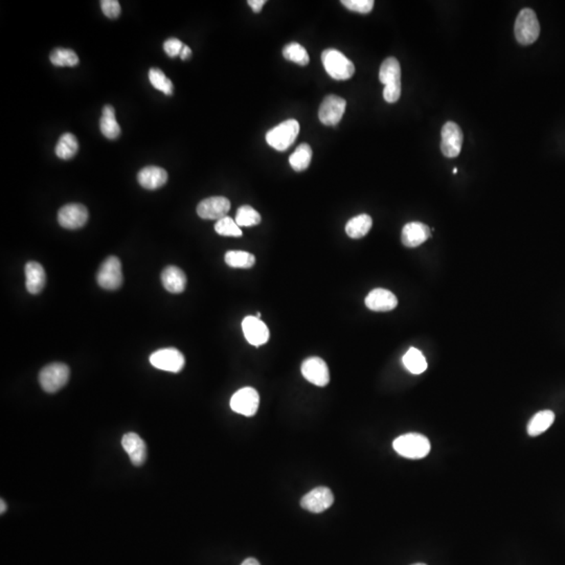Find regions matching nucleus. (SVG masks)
Instances as JSON below:
<instances>
[{"label": "nucleus", "instance_id": "nucleus-20", "mask_svg": "<svg viewBox=\"0 0 565 565\" xmlns=\"http://www.w3.org/2000/svg\"><path fill=\"white\" fill-rule=\"evenodd\" d=\"M138 180L144 189H157L166 185L168 173L159 167L149 166L138 172Z\"/></svg>", "mask_w": 565, "mask_h": 565}, {"label": "nucleus", "instance_id": "nucleus-2", "mask_svg": "<svg viewBox=\"0 0 565 565\" xmlns=\"http://www.w3.org/2000/svg\"><path fill=\"white\" fill-rule=\"evenodd\" d=\"M393 447L403 458L419 460L429 454L430 442L423 434H407L396 438Z\"/></svg>", "mask_w": 565, "mask_h": 565}, {"label": "nucleus", "instance_id": "nucleus-17", "mask_svg": "<svg viewBox=\"0 0 565 565\" xmlns=\"http://www.w3.org/2000/svg\"><path fill=\"white\" fill-rule=\"evenodd\" d=\"M432 236L429 228L422 222H409L402 230L401 241L403 246L414 248L423 244Z\"/></svg>", "mask_w": 565, "mask_h": 565}, {"label": "nucleus", "instance_id": "nucleus-8", "mask_svg": "<svg viewBox=\"0 0 565 565\" xmlns=\"http://www.w3.org/2000/svg\"><path fill=\"white\" fill-rule=\"evenodd\" d=\"M260 396L252 387H243L234 393L230 399V407L234 413L252 417L258 411Z\"/></svg>", "mask_w": 565, "mask_h": 565}, {"label": "nucleus", "instance_id": "nucleus-6", "mask_svg": "<svg viewBox=\"0 0 565 565\" xmlns=\"http://www.w3.org/2000/svg\"><path fill=\"white\" fill-rule=\"evenodd\" d=\"M69 374L71 371L64 363H50L39 374V382L46 393H56L68 382Z\"/></svg>", "mask_w": 565, "mask_h": 565}, {"label": "nucleus", "instance_id": "nucleus-33", "mask_svg": "<svg viewBox=\"0 0 565 565\" xmlns=\"http://www.w3.org/2000/svg\"><path fill=\"white\" fill-rule=\"evenodd\" d=\"M236 222L239 226H254L261 222V216L250 205H243L237 211Z\"/></svg>", "mask_w": 565, "mask_h": 565}, {"label": "nucleus", "instance_id": "nucleus-13", "mask_svg": "<svg viewBox=\"0 0 565 565\" xmlns=\"http://www.w3.org/2000/svg\"><path fill=\"white\" fill-rule=\"evenodd\" d=\"M89 211L83 205L71 203L61 207L58 213V221L66 230H77L83 228L89 221Z\"/></svg>", "mask_w": 565, "mask_h": 565}, {"label": "nucleus", "instance_id": "nucleus-12", "mask_svg": "<svg viewBox=\"0 0 565 565\" xmlns=\"http://www.w3.org/2000/svg\"><path fill=\"white\" fill-rule=\"evenodd\" d=\"M302 374L306 380L316 387H326L330 382L329 368L319 357L306 359L302 364Z\"/></svg>", "mask_w": 565, "mask_h": 565}, {"label": "nucleus", "instance_id": "nucleus-30", "mask_svg": "<svg viewBox=\"0 0 565 565\" xmlns=\"http://www.w3.org/2000/svg\"><path fill=\"white\" fill-rule=\"evenodd\" d=\"M50 62L55 66H75L79 63V57L69 48H58L53 50L50 56Z\"/></svg>", "mask_w": 565, "mask_h": 565}, {"label": "nucleus", "instance_id": "nucleus-37", "mask_svg": "<svg viewBox=\"0 0 565 565\" xmlns=\"http://www.w3.org/2000/svg\"><path fill=\"white\" fill-rule=\"evenodd\" d=\"M183 46H183V42H181L179 39L170 38L165 42L164 50L165 52L168 54L169 57L174 58V57L180 56Z\"/></svg>", "mask_w": 565, "mask_h": 565}, {"label": "nucleus", "instance_id": "nucleus-9", "mask_svg": "<svg viewBox=\"0 0 565 565\" xmlns=\"http://www.w3.org/2000/svg\"><path fill=\"white\" fill-rule=\"evenodd\" d=\"M150 362L154 368L166 372L179 373L185 367V356L174 348L161 349L150 356Z\"/></svg>", "mask_w": 565, "mask_h": 565}, {"label": "nucleus", "instance_id": "nucleus-10", "mask_svg": "<svg viewBox=\"0 0 565 565\" xmlns=\"http://www.w3.org/2000/svg\"><path fill=\"white\" fill-rule=\"evenodd\" d=\"M346 107V100L337 95H327L318 110V118L324 125L336 126L342 120Z\"/></svg>", "mask_w": 565, "mask_h": 565}, {"label": "nucleus", "instance_id": "nucleus-34", "mask_svg": "<svg viewBox=\"0 0 565 565\" xmlns=\"http://www.w3.org/2000/svg\"><path fill=\"white\" fill-rule=\"evenodd\" d=\"M215 230L220 236H242V230H241L240 226L237 224L236 220L232 219V218L228 217V216L222 218V219L218 220L217 223L215 224Z\"/></svg>", "mask_w": 565, "mask_h": 565}, {"label": "nucleus", "instance_id": "nucleus-24", "mask_svg": "<svg viewBox=\"0 0 565 565\" xmlns=\"http://www.w3.org/2000/svg\"><path fill=\"white\" fill-rule=\"evenodd\" d=\"M372 225V218L367 214H361L349 220L346 225V232L352 239L363 238L369 234Z\"/></svg>", "mask_w": 565, "mask_h": 565}, {"label": "nucleus", "instance_id": "nucleus-27", "mask_svg": "<svg viewBox=\"0 0 565 565\" xmlns=\"http://www.w3.org/2000/svg\"><path fill=\"white\" fill-rule=\"evenodd\" d=\"M312 159V149L308 144H302L289 157V164L295 172H303L309 168Z\"/></svg>", "mask_w": 565, "mask_h": 565}, {"label": "nucleus", "instance_id": "nucleus-3", "mask_svg": "<svg viewBox=\"0 0 565 565\" xmlns=\"http://www.w3.org/2000/svg\"><path fill=\"white\" fill-rule=\"evenodd\" d=\"M322 62L328 75L337 81L351 79L354 75V64L340 50L334 48L324 50L322 54Z\"/></svg>", "mask_w": 565, "mask_h": 565}, {"label": "nucleus", "instance_id": "nucleus-28", "mask_svg": "<svg viewBox=\"0 0 565 565\" xmlns=\"http://www.w3.org/2000/svg\"><path fill=\"white\" fill-rule=\"evenodd\" d=\"M77 150H79V142H77V138L73 134L64 133L59 138L55 152L59 158L67 160V159L73 158L77 154Z\"/></svg>", "mask_w": 565, "mask_h": 565}, {"label": "nucleus", "instance_id": "nucleus-40", "mask_svg": "<svg viewBox=\"0 0 565 565\" xmlns=\"http://www.w3.org/2000/svg\"><path fill=\"white\" fill-rule=\"evenodd\" d=\"M241 565H261V564L260 563H259V561L257 560V559L248 558L246 559V560H244L243 563H242V564Z\"/></svg>", "mask_w": 565, "mask_h": 565}, {"label": "nucleus", "instance_id": "nucleus-29", "mask_svg": "<svg viewBox=\"0 0 565 565\" xmlns=\"http://www.w3.org/2000/svg\"><path fill=\"white\" fill-rule=\"evenodd\" d=\"M225 263L232 268H252L256 263L254 254L242 250H230L225 254Z\"/></svg>", "mask_w": 565, "mask_h": 565}, {"label": "nucleus", "instance_id": "nucleus-21", "mask_svg": "<svg viewBox=\"0 0 565 565\" xmlns=\"http://www.w3.org/2000/svg\"><path fill=\"white\" fill-rule=\"evenodd\" d=\"M26 286L28 293L38 295L44 290L46 275L44 267L37 262H28L26 266Z\"/></svg>", "mask_w": 565, "mask_h": 565}, {"label": "nucleus", "instance_id": "nucleus-31", "mask_svg": "<svg viewBox=\"0 0 565 565\" xmlns=\"http://www.w3.org/2000/svg\"><path fill=\"white\" fill-rule=\"evenodd\" d=\"M149 80L152 86L157 91L164 93L167 95H173V83L166 77L164 71L158 68H151L149 71Z\"/></svg>", "mask_w": 565, "mask_h": 565}, {"label": "nucleus", "instance_id": "nucleus-36", "mask_svg": "<svg viewBox=\"0 0 565 565\" xmlns=\"http://www.w3.org/2000/svg\"><path fill=\"white\" fill-rule=\"evenodd\" d=\"M101 7L104 15L110 19H116L120 16V6L118 0H103Z\"/></svg>", "mask_w": 565, "mask_h": 565}, {"label": "nucleus", "instance_id": "nucleus-42", "mask_svg": "<svg viewBox=\"0 0 565 565\" xmlns=\"http://www.w3.org/2000/svg\"><path fill=\"white\" fill-rule=\"evenodd\" d=\"M456 173H458V169L454 168V174H456Z\"/></svg>", "mask_w": 565, "mask_h": 565}, {"label": "nucleus", "instance_id": "nucleus-35", "mask_svg": "<svg viewBox=\"0 0 565 565\" xmlns=\"http://www.w3.org/2000/svg\"><path fill=\"white\" fill-rule=\"evenodd\" d=\"M342 5L351 11L360 14H369L374 8L373 0H342Z\"/></svg>", "mask_w": 565, "mask_h": 565}, {"label": "nucleus", "instance_id": "nucleus-1", "mask_svg": "<svg viewBox=\"0 0 565 565\" xmlns=\"http://www.w3.org/2000/svg\"><path fill=\"white\" fill-rule=\"evenodd\" d=\"M379 80L385 85L383 98L387 103H396L401 95V66L393 57L385 59L379 71Z\"/></svg>", "mask_w": 565, "mask_h": 565}, {"label": "nucleus", "instance_id": "nucleus-15", "mask_svg": "<svg viewBox=\"0 0 565 565\" xmlns=\"http://www.w3.org/2000/svg\"><path fill=\"white\" fill-rule=\"evenodd\" d=\"M230 210V200L221 196H216L203 200L198 205L197 214L203 219L220 220L226 217Z\"/></svg>", "mask_w": 565, "mask_h": 565}, {"label": "nucleus", "instance_id": "nucleus-11", "mask_svg": "<svg viewBox=\"0 0 565 565\" xmlns=\"http://www.w3.org/2000/svg\"><path fill=\"white\" fill-rule=\"evenodd\" d=\"M441 151L444 156L454 158L460 155L463 145V132L454 122H447L441 131Z\"/></svg>", "mask_w": 565, "mask_h": 565}, {"label": "nucleus", "instance_id": "nucleus-43", "mask_svg": "<svg viewBox=\"0 0 565 565\" xmlns=\"http://www.w3.org/2000/svg\"><path fill=\"white\" fill-rule=\"evenodd\" d=\"M413 565H426V564H424V563H416V564Z\"/></svg>", "mask_w": 565, "mask_h": 565}, {"label": "nucleus", "instance_id": "nucleus-38", "mask_svg": "<svg viewBox=\"0 0 565 565\" xmlns=\"http://www.w3.org/2000/svg\"><path fill=\"white\" fill-rule=\"evenodd\" d=\"M248 3L254 13H260L265 3H266V1H265V0H250V1H248Z\"/></svg>", "mask_w": 565, "mask_h": 565}, {"label": "nucleus", "instance_id": "nucleus-19", "mask_svg": "<svg viewBox=\"0 0 565 565\" xmlns=\"http://www.w3.org/2000/svg\"><path fill=\"white\" fill-rule=\"evenodd\" d=\"M366 305L372 311H391L397 307L398 299L391 291L377 288L369 293L368 297H366Z\"/></svg>", "mask_w": 565, "mask_h": 565}, {"label": "nucleus", "instance_id": "nucleus-22", "mask_svg": "<svg viewBox=\"0 0 565 565\" xmlns=\"http://www.w3.org/2000/svg\"><path fill=\"white\" fill-rule=\"evenodd\" d=\"M161 281L167 291L171 293H181L187 286V277L180 268L168 266L161 273Z\"/></svg>", "mask_w": 565, "mask_h": 565}, {"label": "nucleus", "instance_id": "nucleus-25", "mask_svg": "<svg viewBox=\"0 0 565 565\" xmlns=\"http://www.w3.org/2000/svg\"><path fill=\"white\" fill-rule=\"evenodd\" d=\"M403 364L414 375H420L427 370V361L421 351L411 348L403 356Z\"/></svg>", "mask_w": 565, "mask_h": 565}, {"label": "nucleus", "instance_id": "nucleus-16", "mask_svg": "<svg viewBox=\"0 0 565 565\" xmlns=\"http://www.w3.org/2000/svg\"><path fill=\"white\" fill-rule=\"evenodd\" d=\"M244 336L252 346H260L269 340V330L257 316H248L242 322Z\"/></svg>", "mask_w": 565, "mask_h": 565}, {"label": "nucleus", "instance_id": "nucleus-26", "mask_svg": "<svg viewBox=\"0 0 565 565\" xmlns=\"http://www.w3.org/2000/svg\"><path fill=\"white\" fill-rule=\"evenodd\" d=\"M555 414L552 411H542L536 414L529 425H528V434L531 436H537L544 434L554 423Z\"/></svg>", "mask_w": 565, "mask_h": 565}, {"label": "nucleus", "instance_id": "nucleus-14", "mask_svg": "<svg viewBox=\"0 0 565 565\" xmlns=\"http://www.w3.org/2000/svg\"><path fill=\"white\" fill-rule=\"evenodd\" d=\"M334 503L332 491L327 487H317L302 499L301 506L312 513H322L329 509Z\"/></svg>", "mask_w": 565, "mask_h": 565}, {"label": "nucleus", "instance_id": "nucleus-4", "mask_svg": "<svg viewBox=\"0 0 565 565\" xmlns=\"http://www.w3.org/2000/svg\"><path fill=\"white\" fill-rule=\"evenodd\" d=\"M299 128L301 127L297 120H287L281 122L277 127L267 132V144L275 150L286 151L297 140L299 133Z\"/></svg>", "mask_w": 565, "mask_h": 565}, {"label": "nucleus", "instance_id": "nucleus-7", "mask_svg": "<svg viewBox=\"0 0 565 565\" xmlns=\"http://www.w3.org/2000/svg\"><path fill=\"white\" fill-rule=\"evenodd\" d=\"M98 284L106 290H116L123 284L122 264L116 257L111 256L104 261L97 275Z\"/></svg>", "mask_w": 565, "mask_h": 565}, {"label": "nucleus", "instance_id": "nucleus-18", "mask_svg": "<svg viewBox=\"0 0 565 565\" xmlns=\"http://www.w3.org/2000/svg\"><path fill=\"white\" fill-rule=\"evenodd\" d=\"M122 445L129 456L134 466H142L147 460V447L144 440L138 434L129 432L123 436Z\"/></svg>", "mask_w": 565, "mask_h": 565}, {"label": "nucleus", "instance_id": "nucleus-41", "mask_svg": "<svg viewBox=\"0 0 565 565\" xmlns=\"http://www.w3.org/2000/svg\"><path fill=\"white\" fill-rule=\"evenodd\" d=\"M0 505H1V508H0V513L3 514L6 511H7V505H6V501L3 499L0 501Z\"/></svg>", "mask_w": 565, "mask_h": 565}, {"label": "nucleus", "instance_id": "nucleus-23", "mask_svg": "<svg viewBox=\"0 0 565 565\" xmlns=\"http://www.w3.org/2000/svg\"><path fill=\"white\" fill-rule=\"evenodd\" d=\"M100 129L108 140H115L120 136V127L115 118V110L112 106H104L103 115L100 120Z\"/></svg>", "mask_w": 565, "mask_h": 565}, {"label": "nucleus", "instance_id": "nucleus-39", "mask_svg": "<svg viewBox=\"0 0 565 565\" xmlns=\"http://www.w3.org/2000/svg\"><path fill=\"white\" fill-rule=\"evenodd\" d=\"M192 55V50L189 48V46H183V50H181L180 58L183 60H187L191 57Z\"/></svg>", "mask_w": 565, "mask_h": 565}, {"label": "nucleus", "instance_id": "nucleus-5", "mask_svg": "<svg viewBox=\"0 0 565 565\" xmlns=\"http://www.w3.org/2000/svg\"><path fill=\"white\" fill-rule=\"evenodd\" d=\"M515 38L521 46H530L537 40L540 34V24L535 12L524 9L518 14L515 22Z\"/></svg>", "mask_w": 565, "mask_h": 565}, {"label": "nucleus", "instance_id": "nucleus-32", "mask_svg": "<svg viewBox=\"0 0 565 565\" xmlns=\"http://www.w3.org/2000/svg\"><path fill=\"white\" fill-rule=\"evenodd\" d=\"M283 56L286 60L297 63L302 66H305L310 61L307 50L299 44H290L285 46L283 50Z\"/></svg>", "mask_w": 565, "mask_h": 565}]
</instances>
